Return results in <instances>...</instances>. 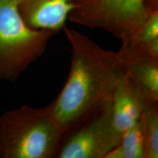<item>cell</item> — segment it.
<instances>
[{
  "label": "cell",
  "instance_id": "obj_8",
  "mask_svg": "<svg viewBox=\"0 0 158 158\" xmlns=\"http://www.w3.org/2000/svg\"><path fill=\"white\" fill-rule=\"evenodd\" d=\"M149 104L126 73L116 86L111 100L114 127L120 134L140 121Z\"/></svg>",
  "mask_w": 158,
  "mask_h": 158
},
{
  "label": "cell",
  "instance_id": "obj_7",
  "mask_svg": "<svg viewBox=\"0 0 158 158\" xmlns=\"http://www.w3.org/2000/svg\"><path fill=\"white\" fill-rule=\"evenodd\" d=\"M72 0H19V10L26 24L36 30L58 33L66 26Z\"/></svg>",
  "mask_w": 158,
  "mask_h": 158
},
{
  "label": "cell",
  "instance_id": "obj_5",
  "mask_svg": "<svg viewBox=\"0 0 158 158\" xmlns=\"http://www.w3.org/2000/svg\"><path fill=\"white\" fill-rule=\"evenodd\" d=\"M121 136L114 127L110 101L62 136L55 157L105 158Z\"/></svg>",
  "mask_w": 158,
  "mask_h": 158
},
{
  "label": "cell",
  "instance_id": "obj_4",
  "mask_svg": "<svg viewBox=\"0 0 158 158\" xmlns=\"http://www.w3.org/2000/svg\"><path fill=\"white\" fill-rule=\"evenodd\" d=\"M70 22L90 29H102L130 43L147 17L146 0H72Z\"/></svg>",
  "mask_w": 158,
  "mask_h": 158
},
{
  "label": "cell",
  "instance_id": "obj_11",
  "mask_svg": "<svg viewBox=\"0 0 158 158\" xmlns=\"http://www.w3.org/2000/svg\"><path fill=\"white\" fill-rule=\"evenodd\" d=\"M144 143V158L158 157V103L148 106L140 118Z\"/></svg>",
  "mask_w": 158,
  "mask_h": 158
},
{
  "label": "cell",
  "instance_id": "obj_1",
  "mask_svg": "<svg viewBox=\"0 0 158 158\" xmlns=\"http://www.w3.org/2000/svg\"><path fill=\"white\" fill-rule=\"evenodd\" d=\"M71 48L70 70L66 82L51 104L62 136L111 101L125 74L117 51L107 50L76 29L65 27Z\"/></svg>",
  "mask_w": 158,
  "mask_h": 158
},
{
  "label": "cell",
  "instance_id": "obj_3",
  "mask_svg": "<svg viewBox=\"0 0 158 158\" xmlns=\"http://www.w3.org/2000/svg\"><path fill=\"white\" fill-rule=\"evenodd\" d=\"M19 0H0V79L15 81L44 54L56 33L26 24Z\"/></svg>",
  "mask_w": 158,
  "mask_h": 158
},
{
  "label": "cell",
  "instance_id": "obj_6",
  "mask_svg": "<svg viewBox=\"0 0 158 158\" xmlns=\"http://www.w3.org/2000/svg\"><path fill=\"white\" fill-rule=\"evenodd\" d=\"M117 54L126 75L148 104H157L158 58L143 54L128 44H122Z\"/></svg>",
  "mask_w": 158,
  "mask_h": 158
},
{
  "label": "cell",
  "instance_id": "obj_2",
  "mask_svg": "<svg viewBox=\"0 0 158 158\" xmlns=\"http://www.w3.org/2000/svg\"><path fill=\"white\" fill-rule=\"evenodd\" d=\"M62 138L51 103L23 105L0 116V158L55 157Z\"/></svg>",
  "mask_w": 158,
  "mask_h": 158
},
{
  "label": "cell",
  "instance_id": "obj_10",
  "mask_svg": "<svg viewBox=\"0 0 158 158\" xmlns=\"http://www.w3.org/2000/svg\"><path fill=\"white\" fill-rule=\"evenodd\" d=\"M105 158H144V143L140 122L124 131L119 143Z\"/></svg>",
  "mask_w": 158,
  "mask_h": 158
},
{
  "label": "cell",
  "instance_id": "obj_9",
  "mask_svg": "<svg viewBox=\"0 0 158 158\" xmlns=\"http://www.w3.org/2000/svg\"><path fill=\"white\" fill-rule=\"evenodd\" d=\"M147 17L133 40L122 43L135 47L143 54L158 58V0H146Z\"/></svg>",
  "mask_w": 158,
  "mask_h": 158
}]
</instances>
